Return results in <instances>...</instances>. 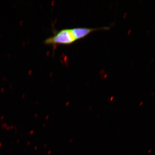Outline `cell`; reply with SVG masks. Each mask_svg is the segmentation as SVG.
Returning <instances> with one entry per match:
<instances>
[{"instance_id": "obj_1", "label": "cell", "mask_w": 155, "mask_h": 155, "mask_svg": "<svg viewBox=\"0 0 155 155\" xmlns=\"http://www.w3.org/2000/svg\"><path fill=\"white\" fill-rule=\"evenodd\" d=\"M77 40L74 36L71 29H63L58 32L54 36L46 38L44 43L48 45L72 44Z\"/></svg>"}, {"instance_id": "obj_2", "label": "cell", "mask_w": 155, "mask_h": 155, "mask_svg": "<svg viewBox=\"0 0 155 155\" xmlns=\"http://www.w3.org/2000/svg\"><path fill=\"white\" fill-rule=\"evenodd\" d=\"M110 28L108 27H101L97 28H78L71 29V30L76 40L79 39L86 37L90 33L98 30H108Z\"/></svg>"}]
</instances>
